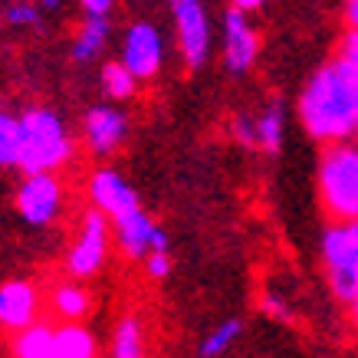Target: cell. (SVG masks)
Wrapping results in <instances>:
<instances>
[{
    "mask_svg": "<svg viewBox=\"0 0 358 358\" xmlns=\"http://www.w3.org/2000/svg\"><path fill=\"white\" fill-rule=\"evenodd\" d=\"M296 112H299V122L313 141H319V145L348 141L358 122L355 73L332 56L329 63H322L306 79Z\"/></svg>",
    "mask_w": 358,
    "mask_h": 358,
    "instance_id": "6da1fadb",
    "label": "cell"
},
{
    "mask_svg": "<svg viewBox=\"0 0 358 358\" xmlns=\"http://www.w3.org/2000/svg\"><path fill=\"white\" fill-rule=\"evenodd\" d=\"M20 129V158L17 168L23 174H59L76 158V138L66 125V119L50 106H30L17 115Z\"/></svg>",
    "mask_w": 358,
    "mask_h": 358,
    "instance_id": "7a4b0ae2",
    "label": "cell"
},
{
    "mask_svg": "<svg viewBox=\"0 0 358 358\" xmlns=\"http://www.w3.org/2000/svg\"><path fill=\"white\" fill-rule=\"evenodd\" d=\"M315 191L332 224H348L358 217V145L352 138L322 148Z\"/></svg>",
    "mask_w": 358,
    "mask_h": 358,
    "instance_id": "3957f363",
    "label": "cell"
},
{
    "mask_svg": "<svg viewBox=\"0 0 358 358\" xmlns=\"http://www.w3.org/2000/svg\"><path fill=\"white\" fill-rule=\"evenodd\" d=\"M112 253V224L106 214H99L96 207H86L79 217L76 237L66 250V273L69 280H96L106 270Z\"/></svg>",
    "mask_w": 358,
    "mask_h": 358,
    "instance_id": "277c9868",
    "label": "cell"
},
{
    "mask_svg": "<svg viewBox=\"0 0 358 358\" xmlns=\"http://www.w3.org/2000/svg\"><path fill=\"white\" fill-rule=\"evenodd\" d=\"M174 23V40H178V53L185 59L187 69H201L210 59L214 50V23L207 13L204 0H168Z\"/></svg>",
    "mask_w": 358,
    "mask_h": 358,
    "instance_id": "5b68a950",
    "label": "cell"
},
{
    "mask_svg": "<svg viewBox=\"0 0 358 358\" xmlns=\"http://www.w3.org/2000/svg\"><path fill=\"white\" fill-rule=\"evenodd\" d=\"M322 270L332 299L345 306L358 293V240L348 224H332L322 234Z\"/></svg>",
    "mask_w": 358,
    "mask_h": 358,
    "instance_id": "8992f818",
    "label": "cell"
},
{
    "mask_svg": "<svg viewBox=\"0 0 358 358\" xmlns=\"http://www.w3.org/2000/svg\"><path fill=\"white\" fill-rule=\"evenodd\" d=\"M13 204H17V214L27 227H53L66 207V187L59 181V174H23L17 194H13Z\"/></svg>",
    "mask_w": 358,
    "mask_h": 358,
    "instance_id": "52a82bcc",
    "label": "cell"
},
{
    "mask_svg": "<svg viewBox=\"0 0 358 358\" xmlns=\"http://www.w3.org/2000/svg\"><path fill=\"white\" fill-rule=\"evenodd\" d=\"M164 56H168V43H164V33L158 30V23L135 20L125 27L119 46V63L138 83L158 79V73L164 69Z\"/></svg>",
    "mask_w": 358,
    "mask_h": 358,
    "instance_id": "ba28073f",
    "label": "cell"
},
{
    "mask_svg": "<svg viewBox=\"0 0 358 358\" xmlns=\"http://www.w3.org/2000/svg\"><path fill=\"white\" fill-rule=\"evenodd\" d=\"M109 224H112V243L131 263H141L152 250H171V240H168L164 227H158V220L141 204L119 214V217H112Z\"/></svg>",
    "mask_w": 358,
    "mask_h": 358,
    "instance_id": "9c48e42d",
    "label": "cell"
},
{
    "mask_svg": "<svg viewBox=\"0 0 358 358\" xmlns=\"http://www.w3.org/2000/svg\"><path fill=\"white\" fill-rule=\"evenodd\" d=\"M220 56L230 76H247L260 59V33L250 20V13L227 7L220 20Z\"/></svg>",
    "mask_w": 358,
    "mask_h": 358,
    "instance_id": "30bf717a",
    "label": "cell"
},
{
    "mask_svg": "<svg viewBox=\"0 0 358 358\" xmlns=\"http://www.w3.org/2000/svg\"><path fill=\"white\" fill-rule=\"evenodd\" d=\"M131 119L115 102H99L83 115V145L92 158H112L129 141Z\"/></svg>",
    "mask_w": 358,
    "mask_h": 358,
    "instance_id": "8fae6325",
    "label": "cell"
},
{
    "mask_svg": "<svg viewBox=\"0 0 358 358\" xmlns=\"http://www.w3.org/2000/svg\"><path fill=\"white\" fill-rule=\"evenodd\" d=\"M86 194H89V207H96L99 214H106L109 220L141 204L138 191L125 181V174L109 168V164H102V168H96V171L89 174Z\"/></svg>",
    "mask_w": 358,
    "mask_h": 358,
    "instance_id": "7c38bea8",
    "label": "cell"
},
{
    "mask_svg": "<svg viewBox=\"0 0 358 358\" xmlns=\"http://www.w3.org/2000/svg\"><path fill=\"white\" fill-rule=\"evenodd\" d=\"M43 296L33 280H7L0 282V329L3 332H20L30 322L40 319Z\"/></svg>",
    "mask_w": 358,
    "mask_h": 358,
    "instance_id": "4fadbf2b",
    "label": "cell"
},
{
    "mask_svg": "<svg viewBox=\"0 0 358 358\" xmlns=\"http://www.w3.org/2000/svg\"><path fill=\"white\" fill-rule=\"evenodd\" d=\"M112 40V17H83V23L73 33V46L69 56L76 63H96L99 56L106 53V46Z\"/></svg>",
    "mask_w": 358,
    "mask_h": 358,
    "instance_id": "5bb4252c",
    "label": "cell"
},
{
    "mask_svg": "<svg viewBox=\"0 0 358 358\" xmlns=\"http://www.w3.org/2000/svg\"><path fill=\"white\" fill-rule=\"evenodd\" d=\"M50 313L59 322H83L92 313V296H89L86 282L79 280H63L50 289Z\"/></svg>",
    "mask_w": 358,
    "mask_h": 358,
    "instance_id": "9a60e30c",
    "label": "cell"
},
{
    "mask_svg": "<svg viewBox=\"0 0 358 358\" xmlns=\"http://www.w3.org/2000/svg\"><path fill=\"white\" fill-rule=\"evenodd\" d=\"M99 342L83 322H59L53 329V358H96Z\"/></svg>",
    "mask_w": 358,
    "mask_h": 358,
    "instance_id": "2e32d148",
    "label": "cell"
},
{
    "mask_svg": "<svg viewBox=\"0 0 358 358\" xmlns=\"http://www.w3.org/2000/svg\"><path fill=\"white\" fill-rule=\"evenodd\" d=\"M253 135H257V152L276 155L282 148V135H286V109L282 102H266L257 115H253Z\"/></svg>",
    "mask_w": 358,
    "mask_h": 358,
    "instance_id": "e0dca14e",
    "label": "cell"
},
{
    "mask_svg": "<svg viewBox=\"0 0 358 358\" xmlns=\"http://www.w3.org/2000/svg\"><path fill=\"white\" fill-rule=\"evenodd\" d=\"M53 322L36 319L27 329L13 332L10 355L13 358H53Z\"/></svg>",
    "mask_w": 358,
    "mask_h": 358,
    "instance_id": "ac0fdd59",
    "label": "cell"
},
{
    "mask_svg": "<svg viewBox=\"0 0 358 358\" xmlns=\"http://www.w3.org/2000/svg\"><path fill=\"white\" fill-rule=\"evenodd\" d=\"M109 358H148V352H145V322L135 313L122 315L115 322Z\"/></svg>",
    "mask_w": 358,
    "mask_h": 358,
    "instance_id": "d6986e66",
    "label": "cell"
},
{
    "mask_svg": "<svg viewBox=\"0 0 358 358\" xmlns=\"http://www.w3.org/2000/svg\"><path fill=\"white\" fill-rule=\"evenodd\" d=\"M99 86H102L109 102L119 106V102H131V99L138 96L141 83L131 76L119 59H109V63H102V69H99Z\"/></svg>",
    "mask_w": 358,
    "mask_h": 358,
    "instance_id": "ffe728a7",
    "label": "cell"
},
{
    "mask_svg": "<svg viewBox=\"0 0 358 358\" xmlns=\"http://www.w3.org/2000/svg\"><path fill=\"white\" fill-rule=\"evenodd\" d=\"M240 332H243V322H240V319H224L220 326H214L204 336V342H201V348H197V355H201V358H220V355H227L230 348L237 345Z\"/></svg>",
    "mask_w": 358,
    "mask_h": 358,
    "instance_id": "44dd1931",
    "label": "cell"
},
{
    "mask_svg": "<svg viewBox=\"0 0 358 358\" xmlns=\"http://www.w3.org/2000/svg\"><path fill=\"white\" fill-rule=\"evenodd\" d=\"M20 158V129H17V115L0 112V168H17Z\"/></svg>",
    "mask_w": 358,
    "mask_h": 358,
    "instance_id": "7402d4cb",
    "label": "cell"
},
{
    "mask_svg": "<svg viewBox=\"0 0 358 358\" xmlns=\"http://www.w3.org/2000/svg\"><path fill=\"white\" fill-rule=\"evenodd\" d=\"M3 20L7 27H17V30H30L43 20V10L36 7V0H10L7 10H3Z\"/></svg>",
    "mask_w": 358,
    "mask_h": 358,
    "instance_id": "603a6c76",
    "label": "cell"
},
{
    "mask_svg": "<svg viewBox=\"0 0 358 358\" xmlns=\"http://www.w3.org/2000/svg\"><path fill=\"white\" fill-rule=\"evenodd\" d=\"M141 266H145V276L155 282H164L168 276L174 273V257L171 250H152L145 260H141Z\"/></svg>",
    "mask_w": 358,
    "mask_h": 358,
    "instance_id": "cb8c5ba5",
    "label": "cell"
},
{
    "mask_svg": "<svg viewBox=\"0 0 358 358\" xmlns=\"http://www.w3.org/2000/svg\"><path fill=\"white\" fill-rule=\"evenodd\" d=\"M230 135L237 141L240 148H247V152H257V135H253V115L250 112H240L230 119Z\"/></svg>",
    "mask_w": 358,
    "mask_h": 358,
    "instance_id": "d4e9b609",
    "label": "cell"
},
{
    "mask_svg": "<svg viewBox=\"0 0 358 358\" xmlns=\"http://www.w3.org/2000/svg\"><path fill=\"white\" fill-rule=\"evenodd\" d=\"M336 59L342 66H348V69H352V73L358 76V30H345L342 36H338Z\"/></svg>",
    "mask_w": 358,
    "mask_h": 358,
    "instance_id": "484cf974",
    "label": "cell"
},
{
    "mask_svg": "<svg viewBox=\"0 0 358 358\" xmlns=\"http://www.w3.org/2000/svg\"><path fill=\"white\" fill-rule=\"evenodd\" d=\"M260 309L270 315V319H276V322H293V306L286 303L282 296H276V293H263Z\"/></svg>",
    "mask_w": 358,
    "mask_h": 358,
    "instance_id": "4316f807",
    "label": "cell"
},
{
    "mask_svg": "<svg viewBox=\"0 0 358 358\" xmlns=\"http://www.w3.org/2000/svg\"><path fill=\"white\" fill-rule=\"evenodd\" d=\"M76 3H79V10L89 13V17H109L119 0H76Z\"/></svg>",
    "mask_w": 358,
    "mask_h": 358,
    "instance_id": "83f0119b",
    "label": "cell"
},
{
    "mask_svg": "<svg viewBox=\"0 0 358 358\" xmlns=\"http://www.w3.org/2000/svg\"><path fill=\"white\" fill-rule=\"evenodd\" d=\"M342 20H345V30H358V0L342 3Z\"/></svg>",
    "mask_w": 358,
    "mask_h": 358,
    "instance_id": "f1b7e54d",
    "label": "cell"
},
{
    "mask_svg": "<svg viewBox=\"0 0 358 358\" xmlns=\"http://www.w3.org/2000/svg\"><path fill=\"white\" fill-rule=\"evenodd\" d=\"M270 0H230V7L234 10H243V13H257V10H263Z\"/></svg>",
    "mask_w": 358,
    "mask_h": 358,
    "instance_id": "f546056e",
    "label": "cell"
},
{
    "mask_svg": "<svg viewBox=\"0 0 358 358\" xmlns=\"http://www.w3.org/2000/svg\"><path fill=\"white\" fill-rule=\"evenodd\" d=\"M345 309H348V322H352V329H355L358 332V293L352 296V299H348L345 303Z\"/></svg>",
    "mask_w": 358,
    "mask_h": 358,
    "instance_id": "4dcf8cb0",
    "label": "cell"
},
{
    "mask_svg": "<svg viewBox=\"0 0 358 358\" xmlns=\"http://www.w3.org/2000/svg\"><path fill=\"white\" fill-rule=\"evenodd\" d=\"M36 7H40L43 13H56L59 7H63V0H36Z\"/></svg>",
    "mask_w": 358,
    "mask_h": 358,
    "instance_id": "1f68e13d",
    "label": "cell"
},
{
    "mask_svg": "<svg viewBox=\"0 0 358 358\" xmlns=\"http://www.w3.org/2000/svg\"><path fill=\"white\" fill-rule=\"evenodd\" d=\"M352 141H355V145H358V122H355V131H352Z\"/></svg>",
    "mask_w": 358,
    "mask_h": 358,
    "instance_id": "d6a6232c",
    "label": "cell"
},
{
    "mask_svg": "<svg viewBox=\"0 0 358 358\" xmlns=\"http://www.w3.org/2000/svg\"><path fill=\"white\" fill-rule=\"evenodd\" d=\"M355 89H358V76H355Z\"/></svg>",
    "mask_w": 358,
    "mask_h": 358,
    "instance_id": "836d02e7",
    "label": "cell"
},
{
    "mask_svg": "<svg viewBox=\"0 0 358 358\" xmlns=\"http://www.w3.org/2000/svg\"><path fill=\"white\" fill-rule=\"evenodd\" d=\"M0 112H3V109H0Z\"/></svg>",
    "mask_w": 358,
    "mask_h": 358,
    "instance_id": "e575fe53",
    "label": "cell"
},
{
    "mask_svg": "<svg viewBox=\"0 0 358 358\" xmlns=\"http://www.w3.org/2000/svg\"><path fill=\"white\" fill-rule=\"evenodd\" d=\"M96 358H99V355H96Z\"/></svg>",
    "mask_w": 358,
    "mask_h": 358,
    "instance_id": "d590c367",
    "label": "cell"
}]
</instances>
